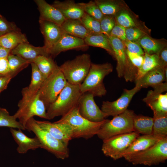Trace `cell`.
Segmentation results:
<instances>
[{
	"instance_id": "7a4b0ae2",
	"label": "cell",
	"mask_w": 167,
	"mask_h": 167,
	"mask_svg": "<svg viewBox=\"0 0 167 167\" xmlns=\"http://www.w3.org/2000/svg\"><path fill=\"white\" fill-rule=\"evenodd\" d=\"M113 70V66L110 63L98 64L92 63L87 76L80 85L81 93L88 92L94 96H105L107 90L103 80Z\"/></svg>"
},
{
	"instance_id": "44dd1931",
	"label": "cell",
	"mask_w": 167,
	"mask_h": 167,
	"mask_svg": "<svg viewBox=\"0 0 167 167\" xmlns=\"http://www.w3.org/2000/svg\"><path fill=\"white\" fill-rule=\"evenodd\" d=\"M10 54L19 56L25 60L29 61L30 63L32 60L40 56H51L44 46L36 47L29 43H24L18 45L11 50Z\"/></svg>"
},
{
	"instance_id": "83f0119b",
	"label": "cell",
	"mask_w": 167,
	"mask_h": 167,
	"mask_svg": "<svg viewBox=\"0 0 167 167\" xmlns=\"http://www.w3.org/2000/svg\"><path fill=\"white\" fill-rule=\"evenodd\" d=\"M31 62L35 64L45 79L58 67L51 56H40Z\"/></svg>"
},
{
	"instance_id": "cb8c5ba5",
	"label": "cell",
	"mask_w": 167,
	"mask_h": 167,
	"mask_svg": "<svg viewBox=\"0 0 167 167\" xmlns=\"http://www.w3.org/2000/svg\"><path fill=\"white\" fill-rule=\"evenodd\" d=\"M30 64L32 67L31 81L28 86L22 89V97H31L36 94L45 79L35 64L33 62Z\"/></svg>"
},
{
	"instance_id": "816d5d0a",
	"label": "cell",
	"mask_w": 167,
	"mask_h": 167,
	"mask_svg": "<svg viewBox=\"0 0 167 167\" xmlns=\"http://www.w3.org/2000/svg\"></svg>"
},
{
	"instance_id": "b9f144b4",
	"label": "cell",
	"mask_w": 167,
	"mask_h": 167,
	"mask_svg": "<svg viewBox=\"0 0 167 167\" xmlns=\"http://www.w3.org/2000/svg\"><path fill=\"white\" fill-rule=\"evenodd\" d=\"M142 31L137 28H130L126 29V36L127 40L135 42L141 37Z\"/></svg>"
},
{
	"instance_id": "8fae6325",
	"label": "cell",
	"mask_w": 167,
	"mask_h": 167,
	"mask_svg": "<svg viewBox=\"0 0 167 167\" xmlns=\"http://www.w3.org/2000/svg\"><path fill=\"white\" fill-rule=\"evenodd\" d=\"M107 37L113 51L114 58L117 61L116 69L118 76L120 78L131 76L134 73L135 67L127 57L123 42L115 37L109 36Z\"/></svg>"
},
{
	"instance_id": "7dc6e473",
	"label": "cell",
	"mask_w": 167,
	"mask_h": 167,
	"mask_svg": "<svg viewBox=\"0 0 167 167\" xmlns=\"http://www.w3.org/2000/svg\"><path fill=\"white\" fill-rule=\"evenodd\" d=\"M9 72V66L7 58L0 59V74H8Z\"/></svg>"
},
{
	"instance_id": "4316f807",
	"label": "cell",
	"mask_w": 167,
	"mask_h": 167,
	"mask_svg": "<svg viewBox=\"0 0 167 167\" xmlns=\"http://www.w3.org/2000/svg\"><path fill=\"white\" fill-rule=\"evenodd\" d=\"M153 123V118L135 114L133 119L134 131L143 135L152 134Z\"/></svg>"
},
{
	"instance_id": "30bf717a",
	"label": "cell",
	"mask_w": 167,
	"mask_h": 167,
	"mask_svg": "<svg viewBox=\"0 0 167 167\" xmlns=\"http://www.w3.org/2000/svg\"><path fill=\"white\" fill-rule=\"evenodd\" d=\"M139 134L135 132L113 136L103 140L101 150L103 154L114 160L122 157V155Z\"/></svg>"
},
{
	"instance_id": "484cf974",
	"label": "cell",
	"mask_w": 167,
	"mask_h": 167,
	"mask_svg": "<svg viewBox=\"0 0 167 167\" xmlns=\"http://www.w3.org/2000/svg\"><path fill=\"white\" fill-rule=\"evenodd\" d=\"M28 43L25 35L21 31L11 32L0 37V46L11 50L20 44Z\"/></svg>"
},
{
	"instance_id": "8992f818",
	"label": "cell",
	"mask_w": 167,
	"mask_h": 167,
	"mask_svg": "<svg viewBox=\"0 0 167 167\" xmlns=\"http://www.w3.org/2000/svg\"><path fill=\"white\" fill-rule=\"evenodd\" d=\"M135 114L133 111L127 109L113 117L111 120L106 119L96 135L103 141L116 135L133 132V119Z\"/></svg>"
},
{
	"instance_id": "2e32d148",
	"label": "cell",
	"mask_w": 167,
	"mask_h": 167,
	"mask_svg": "<svg viewBox=\"0 0 167 167\" xmlns=\"http://www.w3.org/2000/svg\"><path fill=\"white\" fill-rule=\"evenodd\" d=\"M143 101L152 110L153 117L167 116V93L163 94L155 90H150Z\"/></svg>"
},
{
	"instance_id": "d6a6232c",
	"label": "cell",
	"mask_w": 167,
	"mask_h": 167,
	"mask_svg": "<svg viewBox=\"0 0 167 167\" xmlns=\"http://www.w3.org/2000/svg\"><path fill=\"white\" fill-rule=\"evenodd\" d=\"M102 14L105 15H116L122 8L121 4L113 0H95L94 1Z\"/></svg>"
},
{
	"instance_id": "7c38bea8",
	"label": "cell",
	"mask_w": 167,
	"mask_h": 167,
	"mask_svg": "<svg viewBox=\"0 0 167 167\" xmlns=\"http://www.w3.org/2000/svg\"><path fill=\"white\" fill-rule=\"evenodd\" d=\"M92 93L86 92L82 93L78 102L79 113L84 118L93 122L103 121L108 117L97 105Z\"/></svg>"
},
{
	"instance_id": "ee69618b",
	"label": "cell",
	"mask_w": 167,
	"mask_h": 167,
	"mask_svg": "<svg viewBox=\"0 0 167 167\" xmlns=\"http://www.w3.org/2000/svg\"><path fill=\"white\" fill-rule=\"evenodd\" d=\"M126 53L128 58L131 63L139 69L142 65L144 60L143 56H141L129 52L126 49Z\"/></svg>"
},
{
	"instance_id": "c3c4849f",
	"label": "cell",
	"mask_w": 167,
	"mask_h": 167,
	"mask_svg": "<svg viewBox=\"0 0 167 167\" xmlns=\"http://www.w3.org/2000/svg\"><path fill=\"white\" fill-rule=\"evenodd\" d=\"M11 50L0 46V59L7 58Z\"/></svg>"
},
{
	"instance_id": "681fc988",
	"label": "cell",
	"mask_w": 167,
	"mask_h": 167,
	"mask_svg": "<svg viewBox=\"0 0 167 167\" xmlns=\"http://www.w3.org/2000/svg\"><path fill=\"white\" fill-rule=\"evenodd\" d=\"M2 15L0 14V17H2Z\"/></svg>"
},
{
	"instance_id": "7bdbcfd3",
	"label": "cell",
	"mask_w": 167,
	"mask_h": 167,
	"mask_svg": "<svg viewBox=\"0 0 167 167\" xmlns=\"http://www.w3.org/2000/svg\"><path fill=\"white\" fill-rule=\"evenodd\" d=\"M126 29L124 27L116 24L111 31L109 36L117 37L124 41L126 40Z\"/></svg>"
},
{
	"instance_id": "6da1fadb",
	"label": "cell",
	"mask_w": 167,
	"mask_h": 167,
	"mask_svg": "<svg viewBox=\"0 0 167 167\" xmlns=\"http://www.w3.org/2000/svg\"><path fill=\"white\" fill-rule=\"evenodd\" d=\"M106 120L105 119L98 122L88 120L80 115L78 105L54 122L70 126L72 130L73 139L83 138L88 139L97 134L101 126Z\"/></svg>"
},
{
	"instance_id": "52a82bcc",
	"label": "cell",
	"mask_w": 167,
	"mask_h": 167,
	"mask_svg": "<svg viewBox=\"0 0 167 167\" xmlns=\"http://www.w3.org/2000/svg\"><path fill=\"white\" fill-rule=\"evenodd\" d=\"M59 66L43 81L39 90V98L46 110L57 99L67 83Z\"/></svg>"
},
{
	"instance_id": "f6af8a7d",
	"label": "cell",
	"mask_w": 167,
	"mask_h": 167,
	"mask_svg": "<svg viewBox=\"0 0 167 167\" xmlns=\"http://www.w3.org/2000/svg\"><path fill=\"white\" fill-rule=\"evenodd\" d=\"M13 77L10 75L0 74V91L2 92L7 88L8 85Z\"/></svg>"
},
{
	"instance_id": "277c9868",
	"label": "cell",
	"mask_w": 167,
	"mask_h": 167,
	"mask_svg": "<svg viewBox=\"0 0 167 167\" xmlns=\"http://www.w3.org/2000/svg\"><path fill=\"white\" fill-rule=\"evenodd\" d=\"M32 117L27 122L26 129L33 132L39 139L43 148L62 160L69 156L68 145L56 139L49 132L41 128Z\"/></svg>"
},
{
	"instance_id": "9a60e30c",
	"label": "cell",
	"mask_w": 167,
	"mask_h": 167,
	"mask_svg": "<svg viewBox=\"0 0 167 167\" xmlns=\"http://www.w3.org/2000/svg\"><path fill=\"white\" fill-rule=\"evenodd\" d=\"M36 121L41 128L49 132L56 139L68 145L69 141L73 139L72 128L67 124L47 121Z\"/></svg>"
},
{
	"instance_id": "7402d4cb",
	"label": "cell",
	"mask_w": 167,
	"mask_h": 167,
	"mask_svg": "<svg viewBox=\"0 0 167 167\" xmlns=\"http://www.w3.org/2000/svg\"><path fill=\"white\" fill-rule=\"evenodd\" d=\"M52 5L60 12L66 19H79L85 14L78 3L74 0H55Z\"/></svg>"
},
{
	"instance_id": "74e56055",
	"label": "cell",
	"mask_w": 167,
	"mask_h": 167,
	"mask_svg": "<svg viewBox=\"0 0 167 167\" xmlns=\"http://www.w3.org/2000/svg\"><path fill=\"white\" fill-rule=\"evenodd\" d=\"M100 22L102 33L108 37L116 24L114 18L112 16L104 15Z\"/></svg>"
},
{
	"instance_id": "f1b7e54d",
	"label": "cell",
	"mask_w": 167,
	"mask_h": 167,
	"mask_svg": "<svg viewBox=\"0 0 167 167\" xmlns=\"http://www.w3.org/2000/svg\"><path fill=\"white\" fill-rule=\"evenodd\" d=\"M88 46L98 47L105 50L114 58V54L108 37L103 34H91L84 39Z\"/></svg>"
},
{
	"instance_id": "60d3db41",
	"label": "cell",
	"mask_w": 167,
	"mask_h": 167,
	"mask_svg": "<svg viewBox=\"0 0 167 167\" xmlns=\"http://www.w3.org/2000/svg\"><path fill=\"white\" fill-rule=\"evenodd\" d=\"M126 49L129 52L141 56H143L144 53L140 46L137 43L126 40L122 41Z\"/></svg>"
},
{
	"instance_id": "ffe728a7",
	"label": "cell",
	"mask_w": 167,
	"mask_h": 167,
	"mask_svg": "<svg viewBox=\"0 0 167 167\" xmlns=\"http://www.w3.org/2000/svg\"><path fill=\"white\" fill-rule=\"evenodd\" d=\"M161 139L152 134L139 135L125 151L122 157L143 152L154 145Z\"/></svg>"
},
{
	"instance_id": "d590c367",
	"label": "cell",
	"mask_w": 167,
	"mask_h": 167,
	"mask_svg": "<svg viewBox=\"0 0 167 167\" xmlns=\"http://www.w3.org/2000/svg\"><path fill=\"white\" fill-rule=\"evenodd\" d=\"M79 19L91 34H102L99 21L85 13Z\"/></svg>"
},
{
	"instance_id": "e0dca14e",
	"label": "cell",
	"mask_w": 167,
	"mask_h": 167,
	"mask_svg": "<svg viewBox=\"0 0 167 167\" xmlns=\"http://www.w3.org/2000/svg\"><path fill=\"white\" fill-rule=\"evenodd\" d=\"M41 31L44 38V45L49 53L58 41L63 33L61 27L54 23L39 20Z\"/></svg>"
},
{
	"instance_id": "5b68a950",
	"label": "cell",
	"mask_w": 167,
	"mask_h": 167,
	"mask_svg": "<svg viewBox=\"0 0 167 167\" xmlns=\"http://www.w3.org/2000/svg\"><path fill=\"white\" fill-rule=\"evenodd\" d=\"M92 63L90 55L84 54L66 61L59 67L67 83L80 85L87 76Z\"/></svg>"
},
{
	"instance_id": "5bb4252c",
	"label": "cell",
	"mask_w": 167,
	"mask_h": 167,
	"mask_svg": "<svg viewBox=\"0 0 167 167\" xmlns=\"http://www.w3.org/2000/svg\"><path fill=\"white\" fill-rule=\"evenodd\" d=\"M89 47L84 40L63 33L57 43L49 51L52 57L61 52L71 49L86 51Z\"/></svg>"
},
{
	"instance_id": "d4e9b609",
	"label": "cell",
	"mask_w": 167,
	"mask_h": 167,
	"mask_svg": "<svg viewBox=\"0 0 167 167\" xmlns=\"http://www.w3.org/2000/svg\"><path fill=\"white\" fill-rule=\"evenodd\" d=\"M61 28L63 33L83 39L91 34L79 19H66Z\"/></svg>"
},
{
	"instance_id": "d6986e66",
	"label": "cell",
	"mask_w": 167,
	"mask_h": 167,
	"mask_svg": "<svg viewBox=\"0 0 167 167\" xmlns=\"http://www.w3.org/2000/svg\"><path fill=\"white\" fill-rule=\"evenodd\" d=\"M10 131L18 146L17 152L20 154H25L30 150H35L41 148V145L39 139L35 136L29 138L24 134L21 130L10 128Z\"/></svg>"
},
{
	"instance_id": "9c48e42d",
	"label": "cell",
	"mask_w": 167,
	"mask_h": 167,
	"mask_svg": "<svg viewBox=\"0 0 167 167\" xmlns=\"http://www.w3.org/2000/svg\"><path fill=\"white\" fill-rule=\"evenodd\" d=\"M18 106V109L14 116L24 127L27 121L34 116L47 119L46 110L40 99L39 91L31 97H22Z\"/></svg>"
},
{
	"instance_id": "3957f363",
	"label": "cell",
	"mask_w": 167,
	"mask_h": 167,
	"mask_svg": "<svg viewBox=\"0 0 167 167\" xmlns=\"http://www.w3.org/2000/svg\"><path fill=\"white\" fill-rule=\"evenodd\" d=\"M82 94L79 85L67 83L56 100L47 110V119L50 120L56 117L62 116L77 106Z\"/></svg>"
},
{
	"instance_id": "ac0fdd59",
	"label": "cell",
	"mask_w": 167,
	"mask_h": 167,
	"mask_svg": "<svg viewBox=\"0 0 167 167\" xmlns=\"http://www.w3.org/2000/svg\"><path fill=\"white\" fill-rule=\"evenodd\" d=\"M39 11V20L47 21L61 26L66 19L55 7L44 0H35Z\"/></svg>"
},
{
	"instance_id": "e575fe53",
	"label": "cell",
	"mask_w": 167,
	"mask_h": 167,
	"mask_svg": "<svg viewBox=\"0 0 167 167\" xmlns=\"http://www.w3.org/2000/svg\"><path fill=\"white\" fill-rule=\"evenodd\" d=\"M153 118L152 134L161 138L167 137V116Z\"/></svg>"
},
{
	"instance_id": "ba28073f",
	"label": "cell",
	"mask_w": 167,
	"mask_h": 167,
	"mask_svg": "<svg viewBox=\"0 0 167 167\" xmlns=\"http://www.w3.org/2000/svg\"><path fill=\"white\" fill-rule=\"evenodd\" d=\"M134 165H152L165 162L167 159V137L161 139L148 149L124 157Z\"/></svg>"
},
{
	"instance_id": "f546056e",
	"label": "cell",
	"mask_w": 167,
	"mask_h": 167,
	"mask_svg": "<svg viewBox=\"0 0 167 167\" xmlns=\"http://www.w3.org/2000/svg\"><path fill=\"white\" fill-rule=\"evenodd\" d=\"M137 43L144 49L145 53L149 54H158L165 46L161 41L146 36L141 37Z\"/></svg>"
},
{
	"instance_id": "ab89813d",
	"label": "cell",
	"mask_w": 167,
	"mask_h": 167,
	"mask_svg": "<svg viewBox=\"0 0 167 167\" xmlns=\"http://www.w3.org/2000/svg\"><path fill=\"white\" fill-rule=\"evenodd\" d=\"M20 30L13 22L7 21L2 17H0V37L14 31H19Z\"/></svg>"
},
{
	"instance_id": "836d02e7",
	"label": "cell",
	"mask_w": 167,
	"mask_h": 167,
	"mask_svg": "<svg viewBox=\"0 0 167 167\" xmlns=\"http://www.w3.org/2000/svg\"><path fill=\"white\" fill-rule=\"evenodd\" d=\"M16 119L14 115H10L6 109L0 108V127L26 130L25 127Z\"/></svg>"
},
{
	"instance_id": "8d00e7d4",
	"label": "cell",
	"mask_w": 167,
	"mask_h": 167,
	"mask_svg": "<svg viewBox=\"0 0 167 167\" xmlns=\"http://www.w3.org/2000/svg\"><path fill=\"white\" fill-rule=\"evenodd\" d=\"M85 13L100 22L104 15L102 14L94 1L87 3H78Z\"/></svg>"
},
{
	"instance_id": "4fadbf2b",
	"label": "cell",
	"mask_w": 167,
	"mask_h": 167,
	"mask_svg": "<svg viewBox=\"0 0 167 167\" xmlns=\"http://www.w3.org/2000/svg\"><path fill=\"white\" fill-rule=\"evenodd\" d=\"M140 89L136 85L130 90L125 89L121 95L116 100L113 101H103L101 110L108 117H114L122 113L127 109L135 95Z\"/></svg>"
},
{
	"instance_id": "bcb514c9",
	"label": "cell",
	"mask_w": 167,
	"mask_h": 167,
	"mask_svg": "<svg viewBox=\"0 0 167 167\" xmlns=\"http://www.w3.org/2000/svg\"><path fill=\"white\" fill-rule=\"evenodd\" d=\"M158 55L160 65L164 67H167V49L165 47L157 54Z\"/></svg>"
},
{
	"instance_id": "4dcf8cb0",
	"label": "cell",
	"mask_w": 167,
	"mask_h": 167,
	"mask_svg": "<svg viewBox=\"0 0 167 167\" xmlns=\"http://www.w3.org/2000/svg\"><path fill=\"white\" fill-rule=\"evenodd\" d=\"M142 66L138 69L135 81L142 77L145 74L155 67L160 66L158 55L144 53Z\"/></svg>"
},
{
	"instance_id": "f907efd6",
	"label": "cell",
	"mask_w": 167,
	"mask_h": 167,
	"mask_svg": "<svg viewBox=\"0 0 167 167\" xmlns=\"http://www.w3.org/2000/svg\"><path fill=\"white\" fill-rule=\"evenodd\" d=\"M1 92V91H0V94Z\"/></svg>"
},
{
	"instance_id": "603a6c76",
	"label": "cell",
	"mask_w": 167,
	"mask_h": 167,
	"mask_svg": "<svg viewBox=\"0 0 167 167\" xmlns=\"http://www.w3.org/2000/svg\"><path fill=\"white\" fill-rule=\"evenodd\" d=\"M165 67L159 66L148 71L142 77L135 80V85L141 89L152 87L166 81Z\"/></svg>"
},
{
	"instance_id": "1f68e13d",
	"label": "cell",
	"mask_w": 167,
	"mask_h": 167,
	"mask_svg": "<svg viewBox=\"0 0 167 167\" xmlns=\"http://www.w3.org/2000/svg\"><path fill=\"white\" fill-rule=\"evenodd\" d=\"M7 59L10 69L9 74L13 78L30 64L29 61L25 60L19 56L11 54L9 55Z\"/></svg>"
},
{
	"instance_id": "f35d334b",
	"label": "cell",
	"mask_w": 167,
	"mask_h": 167,
	"mask_svg": "<svg viewBox=\"0 0 167 167\" xmlns=\"http://www.w3.org/2000/svg\"><path fill=\"white\" fill-rule=\"evenodd\" d=\"M114 19L117 24L126 28H134L135 26V23L132 18L126 11L120 12Z\"/></svg>"
}]
</instances>
